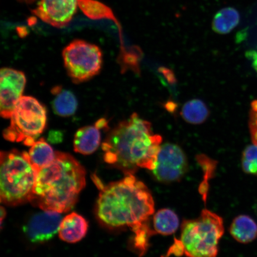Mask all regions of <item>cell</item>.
Segmentation results:
<instances>
[{
  "label": "cell",
  "instance_id": "obj_18",
  "mask_svg": "<svg viewBox=\"0 0 257 257\" xmlns=\"http://www.w3.org/2000/svg\"><path fill=\"white\" fill-rule=\"evenodd\" d=\"M179 226V219L178 215L169 208L161 209L154 214V233L162 235H170L176 232Z\"/></svg>",
  "mask_w": 257,
  "mask_h": 257
},
{
  "label": "cell",
  "instance_id": "obj_23",
  "mask_svg": "<svg viewBox=\"0 0 257 257\" xmlns=\"http://www.w3.org/2000/svg\"><path fill=\"white\" fill-rule=\"evenodd\" d=\"M248 59L250 60L252 64L253 69L256 70L257 72V53L256 52H250L248 53Z\"/></svg>",
  "mask_w": 257,
  "mask_h": 257
},
{
  "label": "cell",
  "instance_id": "obj_19",
  "mask_svg": "<svg viewBox=\"0 0 257 257\" xmlns=\"http://www.w3.org/2000/svg\"><path fill=\"white\" fill-rule=\"evenodd\" d=\"M181 115L189 123L201 124L208 118L209 110L203 101L200 99H192L183 106Z\"/></svg>",
  "mask_w": 257,
  "mask_h": 257
},
{
  "label": "cell",
  "instance_id": "obj_3",
  "mask_svg": "<svg viewBox=\"0 0 257 257\" xmlns=\"http://www.w3.org/2000/svg\"><path fill=\"white\" fill-rule=\"evenodd\" d=\"M85 184L83 167L70 154L57 152L53 162L37 172L30 202L45 211L66 213Z\"/></svg>",
  "mask_w": 257,
  "mask_h": 257
},
{
  "label": "cell",
  "instance_id": "obj_4",
  "mask_svg": "<svg viewBox=\"0 0 257 257\" xmlns=\"http://www.w3.org/2000/svg\"><path fill=\"white\" fill-rule=\"evenodd\" d=\"M224 232L223 218L207 209L194 220L183 221L179 239H175L168 255L216 257Z\"/></svg>",
  "mask_w": 257,
  "mask_h": 257
},
{
  "label": "cell",
  "instance_id": "obj_22",
  "mask_svg": "<svg viewBox=\"0 0 257 257\" xmlns=\"http://www.w3.org/2000/svg\"><path fill=\"white\" fill-rule=\"evenodd\" d=\"M249 128L253 144L257 146V99L250 105Z\"/></svg>",
  "mask_w": 257,
  "mask_h": 257
},
{
  "label": "cell",
  "instance_id": "obj_25",
  "mask_svg": "<svg viewBox=\"0 0 257 257\" xmlns=\"http://www.w3.org/2000/svg\"><path fill=\"white\" fill-rule=\"evenodd\" d=\"M19 2L27 3V4H31V3H34L37 0H18Z\"/></svg>",
  "mask_w": 257,
  "mask_h": 257
},
{
  "label": "cell",
  "instance_id": "obj_26",
  "mask_svg": "<svg viewBox=\"0 0 257 257\" xmlns=\"http://www.w3.org/2000/svg\"><path fill=\"white\" fill-rule=\"evenodd\" d=\"M256 213H257V207H256Z\"/></svg>",
  "mask_w": 257,
  "mask_h": 257
},
{
  "label": "cell",
  "instance_id": "obj_8",
  "mask_svg": "<svg viewBox=\"0 0 257 257\" xmlns=\"http://www.w3.org/2000/svg\"><path fill=\"white\" fill-rule=\"evenodd\" d=\"M188 168L187 158L181 147L166 143L161 146L155 168L152 171L159 181L169 183L179 181Z\"/></svg>",
  "mask_w": 257,
  "mask_h": 257
},
{
  "label": "cell",
  "instance_id": "obj_5",
  "mask_svg": "<svg viewBox=\"0 0 257 257\" xmlns=\"http://www.w3.org/2000/svg\"><path fill=\"white\" fill-rule=\"evenodd\" d=\"M0 197L11 206L30 201L36 180L37 172L28 153L13 150L1 153Z\"/></svg>",
  "mask_w": 257,
  "mask_h": 257
},
{
  "label": "cell",
  "instance_id": "obj_14",
  "mask_svg": "<svg viewBox=\"0 0 257 257\" xmlns=\"http://www.w3.org/2000/svg\"><path fill=\"white\" fill-rule=\"evenodd\" d=\"M229 231L237 242L249 243L257 237V224L249 216L239 215L234 218Z\"/></svg>",
  "mask_w": 257,
  "mask_h": 257
},
{
  "label": "cell",
  "instance_id": "obj_1",
  "mask_svg": "<svg viewBox=\"0 0 257 257\" xmlns=\"http://www.w3.org/2000/svg\"><path fill=\"white\" fill-rule=\"evenodd\" d=\"M95 181L100 190L96 204L99 219L110 227H131L135 233V246L141 253L146 252L154 233L148 221L155 211L149 189L132 173L107 185Z\"/></svg>",
  "mask_w": 257,
  "mask_h": 257
},
{
  "label": "cell",
  "instance_id": "obj_24",
  "mask_svg": "<svg viewBox=\"0 0 257 257\" xmlns=\"http://www.w3.org/2000/svg\"><path fill=\"white\" fill-rule=\"evenodd\" d=\"M1 224H3V220L4 219V218L6 217V210L4 208L2 207L1 208Z\"/></svg>",
  "mask_w": 257,
  "mask_h": 257
},
{
  "label": "cell",
  "instance_id": "obj_7",
  "mask_svg": "<svg viewBox=\"0 0 257 257\" xmlns=\"http://www.w3.org/2000/svg\"><path fill=\"white\" fill-rule=\"evenodd\" d=\"M63 58L67 74L76 83L87 81L101 69L100 48L85 41H73L63 50Z\"/></svg>",
  "mask_w": 257,
  "mask_h": 257
},
{
  "label": "cell",
  "instance_id": "obj_13",
  "mask_svg": "<svg viewBox=\"0 0 257 257\" xmlns=\"http://www.w3.org/2000/svg\"><path fill=\"white\" fill-rule=\"evenodd\" d=\"M101 128L96 124L79 128L74 138L73 147L75 152L89 155L98 149L101 143Z\"/></svg>",
  "mask_w": 257,
  "mask_h": 257
},
{
  "label": "cell",
  "instance_id": "obj_6",
  "mask_svg": "<svg viewBox=\"0 0 257 257\" xmlns=\"http://www.w3.org/2000/svg\"><path fill=\"white\" fill-rule=\"evenodd\" d=\"M10 118L11 124L3 134L5 139L31 147L46 127L47 112L36 98L23 96Z\"/></svg>",
  "mask_w": 257,
  "mask_h": 257
},
{
  "label": "cell",
  "instance_id": "obj_10",
  "mask_svg": "<svg viewBox=\"0 0 257 257\" xmlns=\"http://www.w3.org/2000/svg\"><path fill=\"white\" fill-rule=\"evenodd\" d=\"M78 8V0H40L32 14L45 23L61 28L70 23Z\"/></svg>",
  "mask_w": 257,
  "mask_h": 257
},
{
  "label": "cell",
  "instance_id": "obj_2",
  "mask_svg": "<svg viewBox=\"0 0 257 257\" xmlns=\"http://www.w3.org/2000/svg\"><path fill=\"white\" fill-rule=\"evenodd\" d=\"M162 137L154 134L152 124L134 113L109 133L102 144L106 163L134 174L138 169L153 170L156 167Z\"/></svg>",
  "mask_w": 257,
  "mask_h": 257
},
{
  "label": "cell",
  "instance_id": "obj_15",
  "mask_svg": "<svg viewBox=\"0 0 257 257\" xmlns=\"http://www.w3.org/2000/svg\"><path fill=\"white\" fill-rule=\"evenodd\" d=\"M28 154L31 163L37 172L49 165L56 157V152L44 138H41L32 145Z\"/></svg>",
  "mask_w": 257,
  "mask_h": 257
},
{
  "label": "cell",
  "instance_id": "obj_16",
  "mask_svg": "<svg viewBox=\"0 0 257 257\" xmlns=\"http://www.w3.org/2000/svg\"><path fill=\"white\" fill-rule=\"evenodd\" d=\"M52 93L56 96L53 102V108L57 114L68 117L75 113L78 102L72 92L64 90L60 86H56L53 88Z\"/></svg>",
  "mask_w": 257,
  "mask_h": 257
},
{
  "label": "cell",
  "instance_id": "obj_17",
  "mask_svg": "<svg viewBox=\"0 0 257 257\" xmlns=\"http://www.w3.org/2000/svg\"><path fill=\"white\" fill-rule=\"evenodd\" d=\"M239 21L240 15L236 9L224 8L215 15L212 22V28L217 34H229L238 25Z\"/></svg>",
  "mask_w": 257,
  "mask_h": 257
},
{
  "label": "cell",
  "instance_id": "obj_20",
  "mask_svg": "<svg viewBox=\"0 0 257 257\" xmlns=\"http://www.w3.org/2000/svg\"><path fill=\"white\" fill-rule=\"evenodd\" d=\"M78 7L85 16L93 20L111 19L115 18L111 10L102 3L96 0H78Z\"/></svg>",
  "mask_w": 257,
  "mask_h": 257
},
{
  "label": "cell",
  "instance_id": "obj_12",
  "mask_svg": "<svg viewBox=\"0 0 257 257\" xmlns=\"http://www.w3.org/2000/svg\"><path fill=\"white\" fill-rule=\"evenodd\" d=\"M88 229V223L85 218L73 212L63 218L58 233L64 242L76 243L85 236Z\"/></svg>",
  "mask_w": 257,
  "mask_h": 257
},
{
  "label": "cell",
  "instance_id": "obj_9",
  "mask_svg": "<svg viewBox=\"0 0 257 257\" xmlns=\"http://www.w3.org/2000/svg\"><path fill=\"white\" fill-rule=\"evenodd\" d=\"M26 85L23 72L13 69L3 68L0 74V113L10 118L16 106L22 97Z\"/></svg>",
  "mask_w": 257,
  "mask_h": 257
},
{
  "label": "cell",
  "instance_id": "obj_21",
  "mask_svg": "<svg viewBox=\"0 0 257 257\" xmlns=\"http://www.w3.org/2000/svg\"><path fill=\"white\" fill-rule=\"evenodd\" d=\"M243 172L247 174L257 176V146L250 145L244 150L242 157Z\"/></svg>",
  "mask_w": 257,
  "mask_h": 257
},
{
  "label": "cell",
  "instance_id": "obj_11",
  "mask_svg": "<svg viewBox=\"0 0 257 257\" xmlns=\"http://www.w3.org/2000/svg\"><path fill=\"white\" fill-rule=\"evenodd\" d=\"M62 219L61 213L44 210L31 218L25 227V233L32 242H46L59 232Z\"/></svg>",
  "mask_w": 257,
  "mask_h": 257
}]
</instances>
